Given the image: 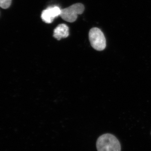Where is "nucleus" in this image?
Masks as SVG:
<instances>
[{
  "mask_svg": "<svg viewBox=\"0 0 151 151\" xmlns=\"http://www.w3.org/2000/svg\"><path fill=\"white\" fill-rule=\"evenodd\" d=\"M97 151H121L120 142L114 135L105 134L101 135L96 142Z\"/></svg>",
  "mask_w": 151,
  "mask_h": 151,
  "instance_id": "f257e3e1",
  "label": "nucleus"
},
{
  "mask_svg": "<svg viewBox=\"0 0 151 151\" xmlns=\"http://www.w3.org/2000/svg\"><path fill=\"white\" fill-rule=\"evenodd\" d=\"M89 40L91 46L98 51L104 50L106 46V39L102 31L97 27L92 28L89 31Z\"/></svg>",
  "mask_w": 151,
  "mask_h": 151,
  "instance_id": "f03ea898",
  "label": "nucleus"
},
{
  "mask_svg": "<svg viewBox=\"0 0 151 151\" xmlns=\"http://www.w3.org/2000/svg\"><path fill=\"white\" fill-rule=\"evenodd\" d=\"M84 10V5L77 3L61 10L60 16L64 20L68 22H73L76 20L78 15L83 13Z\"/></svg>",
  "mask_w": 151,
  "mask_h": 151,
  "instance_id": "7ed1b4c3",
  "label": "nucleus"
},
{
  "mask_svg": "<svg viewBox=\"0 0 151 151\" xmlns=\"http://www.w3.org/2000/svg\"><path fill=\"white\" fill-rule=\"evenodd\" d=\"M61 10L57 6L47 8L42 13L41 17L42 21L46 23H51L55 18L60 16Z\"/></svg>",
  "mask_w": 151,
  "mask_h": 151,
  "instance_id": "20e7f679",
  "label": "nucleus"
},
{
  "mask_svg": "<svg viewBox=\"0 0 151 151\" xmlns=\"http://www.w3.org/2000/svg\"><path fill=\"white\" fill-rule=\"evenodd\" d=\"M69 28L64 24H61L58 26L53 31V37L58 40L62 38H65L69 36Z\"/></svg>",
  "mask_w": 151,
  "mask_h": 151,
  "instance_id": "39448f33",
  "label": "nucleus"
},
{
  "mask_svg": "<svg viewBox=\"0 0 151 151\" xmlns=\"http://www.w3.org/2000/svg\"><path fill=\"white\" fill-rule=\"evenodd\" d=\"M12 2V0H0V7L4 9H8Z\"/></svg>",
  "mask_w": 151,
  "mask_h": 151,
  "instance_id": "423d86ee",
  "label": "nucleus"
}]
</instances>
